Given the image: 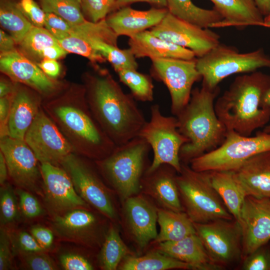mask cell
<instances>
[{
	"label": "cell",
	"mask_w": 270,
	"mask_h": 270,
	"mask_svg": "<svg viewBox=\"0 0 270 270\" xmlns=\"http://www.w3.org/2000/svg\"><path fill=\"white\" fill-rule=\"evenodd\" d=\"M176 170L162 164L150 172H145L140 183V192L150 198L160 208L184 212L176 182Z\"/></svg>",
	"instance_id": "obj_21"
},
{
	"label": "cell",
	"mask_w": 270,
	"mask_h": 270,
	"mask_svg": "<svg viewBox=\"0 0 270 270\" xmlns=\"http://www.w3.org/2000/svg\"><path fill=\"white\" fill-rule=\"evenodd\" d=\"M193 224L210 258L222 270L242 260V230L236 220Z\"/></svg>",
	"instance_id": "obj_11"
},
{
	"label": "cell",
	"mask_w": 270,
	"mask_h": 270,
	"mask_svg": "<svg viewBox=\"0 0 270 270\" xmlns=\"http://www.w3.org/2000/svg\"><path fill=\"white\" fill-rule=\"evenodd\" d=\"M223 20L214 28L262 26L264 16L254 0H210Z\"/></svg>",
	"instance_id": "obj_27"
},
{
	"label": "cell",
	"mask_w": 270,
	"mask_h": 270,
	"mask_svg": "<svg viewBox=\"0 0 270 270\" xmlns=\"http://www.w3.org/2000/svg\"><path fill=\"white\" fill-rule=\"evenodd\" d=\"M242 230V260L270 240V197L246 196L238 222Z\"/></svg>",
	"instance_id": "obj_19"
},
{
	"label": "cell",
	"mask_w": 270,
	"mask_h": 270,
	"mask_svg": "<svg viewBox=\"0 0 270 270\" xmlns=\"http://www.w3.org/2000/svg\"><path fill=\"white\" fill-rule=\"evenodd\" d=\"M147 2L155 8H166V0H116L112 12L136 2Z\"/></svg>",
	"instance_id": "obj_52"
},
{
	"label": "cell",
	"mask_w": 270,
	"mask_h": 270,
	"mask_svg": "<svg viewBox=\"0 0 270 270\" xmlns=\"http://www.w3.org/2000/svg\"><path fill=\"white\" fill-rule=\"evenodd\" d=\"M52 226L62 240L92 248H101L108 227L97 214L86 208L52 218Z\"/></svg>",
	"instance_id": "obj_15"
},
{
	"label": "cell",
	"mask_w": 270,
	"mask_h": 270,
	"mask_svg": "<svg viewBox=\"0 0 270 270\" xmlns=\"http://www.w3.org/2000/svg\"><path fill=\"white\" fill-rule=\"evenodd\" d=\"M60 262L66 270H92L94 266L86 257L75 253H66L60 256Z\"/></svg>",
	"instance_id": "obj_48"
},
{
	"label": "cell",
	"mask_w": 270,
	"mask_h": 270,
	"mask_svg": "<svg viewBox=\"0 0 270 270\" xmlns=\"http://www.w3.org/2000/svg\"><path fill=\"white\" fill-rule=\"evenodd\" d=\"M269 150L270 134L258 132L250 136L227 130L219 146L192 159L189 164L197 172L233 171L252 156Z\"/></svg>",
	"instance_id": "obj_8"
},
{
	"label": "cell",
	"mask_w": 270,
	"mask_h": 270,
	"mask_svg": "<svg viewBox=\"0 0 270 270\" xmlns=\"http://www.w3.org/2000/svg\"><path fill=\"white\" fill-rule=\"evenodd\" d=\"M220 91L218 86L210 88L204 84L192 90L188 104L176 116L179 132L188 140L180 150L181 162L188 164L224 141L227 129L217 116L214 104Z\"/></svg>",
	"instance_id": "obj_4"
},
{
	"label": "cell",
	"mask_w": 270,
	"mask_h": 270,
	"mask_svg": "<svg viewBox=\"0 0 270 270\" xmlns=\"http://www.w3.org/2000/svg\"><path fill=\"white\" fill-rule=\"evenodd\" d=\"M58 44V40L46 28L33 26L19 44L20 51L37 64L46 48Z\"/></svg>",
	"instance_id": "obj_34"
},
{
	"label": "cell",
	"mask_w": 270,
	"mask_h": 270,
	"mask_svg": "<svg viewBox=\"0 0 270 270\" xmlns=\"http://www.w3.org/2000/svg\"><path fill=\"white\" fill-rule=\"evenodd\" d=\"M232 172L246 196L270 197V150L252 156Z\"/></svg>",
	"instance_id": "obj_23"
},
{
	"label": "cell",
	"mask_w": 270,
	"mask_h": 270,
	"mask_svg": "<svg viewBox=\"0 0 270 270\" xmlns=\"http://www.w3.org/2000/svg\"><path fill=\"white\" fill-rule=\"evenodd\" d=\"M149 144L138 136L126 144L116 146L107 156L94 161L96 167L117 194L122 202L140 192L142 179L150 164Z\"/></svg>",
	"instance_id": "obj_5"
},
{
	"label": "cell",
	"mask_w": 270,
	"mask_h": 270,
	"mask_svg": "<svg viewBox=\"0 0 270 270\" xmlns=\"http://www.w3.org/2000/svg\"><path fill=\"white\" fill-rule=\"evenodd\" d=\"M262 246L244 258V270H270V252Z\"/></svg>",
	"instance_id": "obj_44"
},
{
	"label": "cell",
	"mask_w": 270,
	"mask_h": 270,
	"mask_svg": "<svg viewBox=\"0 0 270 270\" xmlns=\"http://www.w3.org/2000/svg\"><path fill=\"white\" fill-rule=\"evenodd\" d=\"M68 53L60 44L50 46L46 48L41 52L40 62L44 58L56 60L65 56Z\"/></svg>",
	"instance_id": "obj_53"
},
{
	"label": "cell",
	"mask_w": 270,
	"mask_h": 270,
	"mask_svg": "<svg viewBox=\"0 0 270 270\" xmlns=\"http://www.w3.org/2000/svg\"><path fill=\"white\" fill-rule=\"evenodd\" d=\"M37 64L46 75L52 78H56L60 74V66L56 60L44 58Z\"/></svg>",
	"instance_id": "obj_51"
},
{
	"label": "cell",
	"mask_w": 270,
	"mask_h": 270,
	"mask_svg": "<svg viewBox=\"0 0 270 270\" xmlns=\"http://www.w3.org/2000/svg\"><path fill=\"white\" fill-rule=\"evenodd\" d=\"M44 26L58 40L70 36V23L54 14L46 12Z\"/></svg>",
	"instance_id": "obj_45"
},
{
	"label": "cell",
	"mask_w": 270,
	"mask_h": 270,
	"mask_svg": "<svg viewBox=\"0 0 270 270\" xmlns=\"http://www.w3.org/2000/svg\"><path fill=\"white\" fill-rule=\"evenodd\" d=\"M30 233L46 251L52 246L54 235L50 228L42 226H34L30 228Z\"/></svg>",
	"instance_id": "obj_49"
},
{
	"label": "cell",
	"mask_w": 270,
	"mask_h": 270,
	"mask_svg": "<svg viewBox=\"0 0 270 270\" xmlns=\"http://www.w3.org/2000/svg\"><path fill=\"white\" fill-rule=\"evenodd\" d=\"M128 44L136 58H196L192 50L160 38L150 30L129 38Z\"/></svg>",
	"instance_id": "obj_26"
},
{
	"label": "cell",
	"mask_w": 270,
	"mask_h": 270,
	"mask_svg": "<svg viewBox=\"0 0 270 270\" xmlns=\"http://www.w3.org/2000/svg\"><path fill=\"white\" fill-rule=\"evenodd\" d=\"M154 249L189 264L192 270H222L212 261L196 233L178 240L155 244Z\"/></svg>",
	"instance_id": "obj_25"
},
{
	"label": "cell",
	"mask_w": 270,
	"mask_h": 270,
	"mask_svg": "<svg viewBox=\"0 0 270 270\" xmlns=\"http://www.w3.org/2000/svg\"><path fill=\"white\" fill-rule=\"evenodd\" d=\"M168 12L166 8L153 7L140 10L126 6L113 12L106 20L118 36L130 38L158 24Z\"/></svg>",
	"instance_id": "obj_24"
},
{
	"label": "cell",
	"mask_w": 270,
	"mask_h": 270,
	"mask_svg": "<svg viewBox=\"0 0 270 270\" xmlns=\"http://www.w3.org/2000/svg\"><path fill=\"white\" fill-rule=\"evenodd\" d=\"M168 12L183 20L202 28H214L223 20L214 8L207 10L195 5L192 0H166Z\"/></svg>",
	"instance_id": "obj_31"
},
{
	"label": "cell",
	"mask_w": 270,
	"mask_h": 270,
	"mask_svg": "<svg viewBox=\"0 0 270 270\" xmlns=\"http://www.w3.org/2000/svg\"><path fill=\"white\" fill-rule=\"evenodd\" d=\"M270 88V75L255 71L236 76L214 104L216 114L227 130L250 136L270 120L264 102Z\"/></svg>",
	"instance_id": "obj_3"
},
{
	"label": "cell",
	"mask_w": 270,
	"mask_h": 270,
	"mask_svg": "<svg viewBox=\"0 0 270 270\" xmlns=\"http://www.w3.org/2000/svg\"><path fill=\"white\" fill-rule=\"evenodd\" d=\"M45 251L20 252L18 255L22 264L30 270H54L58 268L52 258Z\"/></svg>",
	"instance_id": "obj_41"
},
{
	"label": "cell",
	"mask_w": 270,
	"mask_h": 270,
	"mask_svg": "<svg viewBox=\"0 0 270 270\" xmlns=\"http://www.w3.org/2000/svg\"><path fill=\"white\" fill-rule=\"evenodd\" d=\"M16 44L12 38L7 34L3 30H0V54L6 53L12 51L15 48V44Z\"/></svg>",
	"instance_id": "obj_54"
},
{
	"label": "cell",
	"mask_w": 270,
	"mask_h": 270,
	"mask_svg": "<svg viewBox=\"0 0 270 270\" xmlns=\"http://www.w3.org/2000/svg\"><path fill=\"white\" fill-rule=\"evenodd\" d=\"M134 254L122 240L116 223H110L98 254L100 268L118 270L120 264L126 256Z\"/></svg>",
	"instance_id": "obj_32"
},
{
	"label": "cell",
	"mask_w": 270,
	"mask_h": 270,
	"mask_svg": "<svg viewBox=\"0 0 270 270\" xmlns=\"http://www.w3.org/2000/svg\"><path fill=\"white\" fill-rule=\"evenodd\" d=\"M158 223L160 232L152 243L180 240L196 233L192 221L184 212H175L158 208Z\"/></svg>",
	"instance_id": "obj_28"
},
{
	"label": "cell",
	"mask_w": 270,
	"mask_h": 270,
	"mask_svg": "<svg viewBox=\"0 0 270 270\" xmlns=\"http://www.w3.org/2000/svg\"><path fill=\"white\" fill-rule=\"evenodd\" d=\"M37 92L16 82L7 124L8 136L24 140L26 134L42 108Z\"/></svg>",
	"instance_id": "obj_22"
},
{
	"label": "cell",
	"mask_w": 270,
	"mask_h": 270,
	"mask_svg": "<svg viewBox=\"0 0 270 270\" xmlns=\"http://www.w3.org/2000/svg\"><path fill=\"white\" fill-rule=\"evenodd\" d=\"M84 88L94 118L116 146L138 136L146 122L143 112L106 70L89 74Z\"/></svg>",
	"instance_id": "obj_1"
},
{
	"label": "cell",
	"mask_w": 270,
	"mask_h": 270,
	"mask_svg": "<svg viewBox=\"0 0 270 270\" xmlns=\"http://www.w3.org/2000/svg\"><path fill=\"white\" fill-rule=\"evenodd\" d=\"M150 119L140 130L138 136L150 145L152 160L146 172H150L162 164L173 167L178 173L181 170L180 152L188 140L178 130L176 116L162 114L158 104L150 108Z\"/></svg>",
	"instance_id": "obj_9"
},
{
	"label": "cell",
	"mask_w": 270,
	"mask_h": 270,
	"mask_svg": "<svg viewBox=\"0 0 270 270\" xmlns=\"http://www.w3.org/2000/svg\"><path fill=\"white\" fill-rule=\"evenodd\" d=\"M0 70L14 82L28 86L44 96L53 95L58 88V84L46 75L36 63L16 49L0 54Z\"/></svg>",
	"instance_id": "obj_20"
},
{
	"label": "cell",
	"mask_w": 270,
	"mask_h": 270,
	"mask_svg": "<svg viewBox=\"0 0 270 270\" xmlns=\"http://www.w3.org/2000/svg\"><path fill=\"white\" fill-rule=\"evenodd\" d=\"M82 157L72 153L60 166L70 176L76 192L89 206L112 222H118V214L111 190L102 180L96 164L94 168Z\"/></svg>",
	"instance_id": "obj_10"
},
{
	"label": "cell",
	"mask_w": 270,
	"mask_h": 270,
	"mask_svg": "<svg viewBox=\"0 0 270 270\" xmlns=\"http://www.w3.org/2000/svg\"><path fill=\"white\" fill-rule=\"evenodd\" d=\"M192 270L190 265L165 254L156 250L144 255L130 254L120 264V270Z\"/></svg>",
	"instance_id": "obj_30"
},
{
	"label": "cell",
	"mask_w": 270,
	"mask_h": 270,
	"mask_svg": "<svg viewBox=\"0 0 270 270\" xmlns=\"http://www.w3.org/2000/svg\"><path fill=\"white\" fill-rule=\"evenodd\" d=\"M120 80L126 86L136 100L150 102L154 100L152 76L136 70H122L116 72Z\"/></svg>",
	"instance_id": "obj_36"
},
{
	"label": "cell",
	"mask_w": 270,
	"mask_h": 270,
	"mask_svg": "<svg viewBox=\"0 0 270 270\" xmlns=\"http://www.w3.org/2000/svg\"><path fill=\"white\" fill-rule=\"evenodd\" d=\"M40 169L45 204L52 218L76 208H90L76 192L70 176L62 167L42 163Z\"/></svg>",
	"instance_id": "obj_18"
},
{
	"label": "cell",
	"mask_w": 270,
	"mask_h": 270,
	"mask_svg": "<svg viewBox=\"0 0 270 270\" xmlns=\"http://www.w3.org/2000/svg\"><path fill=\"white\" fill-rule=\"evenodd\" d=\"M8 175V168L4 156L0 152V184L2 186L6 183Z\"/></svg>",
	"instance_id": "obj_56"
},
{
	"label": "cell",
	"mask_w": 270,
	"mask_h": 270,
	"mask_svg": "<svg viewBox=\"0 0 270 270\" xmlns=\"http://www.w3.org/2000/svg\"><path fill=\"white\" fill-rule=\"evenodd\" d=\"M46 12L54 14L68 22L78 24L86 20L83 14L81 2L77 0H38Z\"/></svg>",
	"instance_id": "obj_37"
},
{
	"label": "cell",
	"mask_w": 270,
	"mask_h": 270,
	"mask_svg": "<svg viewBox=\"0 0 270 270\" xmlns=\"http://www.w3.org/2000/svg\"><path fill=\"white\" fill-rule=\"evenodd\" d=\"M176 182L184 212L192 222L234 219L212 186L208 172L194 170L182 162Z\"/></svg>",
	"instance_id": "obj_6"
},
{
	"label": "cell",
	"mask_w": 270,
	"mask_h": 270,
	"mask_svg": "<svg viewBox=\"0 0 270 270\" xmlns=\"http://www.w3.org/2000/svg\"><path fill=\"white\" fill-rule=\"evenodd\" d=\"M270 21V14L267 16L264 17V22H268Z\"/></svg>",
	"instance_id": "obj_60"
},
{
	"label": "cell",
	"mask_w": 270,
	"mask_h": 270,
	"mask_svg": "<svg viewBox=\"0 0 270 270\" xmlns=\"http://www.w3.org/2000/svg\"><path fill=\"white\" fill-rule=\"evenodd\" d=\"M0 23L18 44L33 26L15 0H0Z\"/></svg>",
	"instance_id": "obj_33"
},
{
	"label": "cell",
	"mask_w": 270,
	"mask_h": 270,
	"mask_svg": "<svg viewBox=\"0 0 270 270\" xmlns=\"http://www.w3.org/2000/svg\"><path fill=\"white\" fill-rule=\"evenodd\" d=\"M0 148L14 182L19 188L43 196L39 161L24 140L5 136L0 138Z\"/></svg>",
	"instance_id": "obj_16"
},
{
	"label": "cell",
	"mask_w": 270,
	"mask_h": 270,
	"mask_svg": "<svg viewBox=\"0 0 270 270\" xmlns=\"http://www.w3.org/2000/svg\"><path fill=\"white\" fill-rule=\"evenodd\" d=\"M19 4L24 16L33 26H44L46 12L36 1L20 0Z\"/></svg>",
	"instance_id": "obj_46"
},
{
	"label": "cell",
	"mask_w": 270,
	"mask_h": 270,
	"mask_svg": "<svg viewBox=\"0 0 270 270\" xmlns=\"http://www.w3.org/2000/svg\"><path fill=\"white\" fill-rule=\"evenodd\" d=\"M196 68L204 84L214 88L226 77L250 73L262 68H270V56L262 48L246 53L220 43L204 56L196 58Z\"/></svg>",
	"instance_id": "obj_7"
},
{
	"label": "cell",
	"mask_w": 270,
	"mask_h": 270,
	"mask_svg": "<svg viewBox=\"0 0 270 270\" xmlns=\"http://www.w3.org/2000/svg\"><path fill=\"white\" fill-rule=\"evenodd\" d=\"M18 208L16 196L12 186L5 183L0 190V216L2 226H6L17 220Z\"/></svg>",
	"instance_id": "obj_39"
},
{
	"label": "cell",
	"mask_w": 270,
	"mask_h": 270,
	"mask_svg": "<svg viewBox=\"0 0 270 270\" xmlns=\"http://www.w3.org/2000/svg\"><path fill=\"white\" fill-rule=\"evenodd\" d=\"M262 26L270 28V21L268 22H264L262 24Z\"/></svg>",
	"instance_id": "obj_59"
},
{
	"label": "cell",
	"mask_w": 270,
	"mask_h": 270,
	"mask_svg": "<svg viewBox=\"0 0 270 270\" xmlns=\"http://www.w3.org/2000/svg\"><path fill=\"white\" fill-rule=\"evenodd\" d=\"M74 152L93 161L107 156L116 145L102 129L88 103L85 88L69 92L42 105Z\"/></svg>",
	"instance_id": "obj_2"
},
{
	"label": "cell",
	"mask_w": 270,
	"mask_h": 270,
	"mask_svg": "<svg viewBox=\"0 0 270 270\" xmlns=\"http://www.w3.org/2000/svg\"><path fill=\"white\" fill-rule=\"evenodd\" d=\"M79 0V1H80V2H81V0Z\"/></svg>",
	"instance_id": "obj_61"
},
{
	"label": "cell",
	"mask_w": 270,
	"mask_h": 270,
	"mask_svg": "<svg viewBox=\"0 0 270 270\" xmlns=\"http://www.w3.org/2000/svg\"><path fill=\"white\" fill-rule=\"evenodd\" d=\"M16 193L19 198V207L26 218H37L43 214V209L37 198L30 192L18 188Z\"/></svg>",
	"instance_id": "obj_42"
},
{
	"label": "cell",
	"mask_w": 270,
	"mask_h": 270,
	"mask_svg": "<svg viewBox=\"0 0 270 270\" xmlns=\"http://www.w3.org/2000/svg\"><path fill=\"white\" fill-rule=\"evenodd\" d=\"M13 256L10 233L5 226H2L0 232V270L12 268Z\"/></svg>",
	"instance_id": "obj_47"
},
{
	"label": "cell",
	"mask_w": 270,
	"mask_h": 270,
	"mask_svg": "<svg viewBox=\"0 0 270 270\" xmlns=\"http://www.w3.org/2000/svg\"><path fill=\"white\" fill-rule=\"evenodd\" d=\"M122 206V224L138 255H140L158 236V206L142 192L127 198Z\"/></svg>",
	"instance_id": "obj_13"
},
{
	"label": "cell",
	"mask_w": 270,
	"mask_h": 270,
	"mask_svg": "<svg viewBox=\"0 0 270 270\" xmlns=\"http://www.w3.org/2000/svg\"><path fill=\"white\" fill-rule=\"evenodd\" d=\"M16 82L12 84L8 80L1 78L0 82V98L12 94L15 89Z\"/></svg>",
	"instance_id": "obj_55"
},
{
	"label": "cell",
	"mask_w": 270,
	"mask_h": 270,
	"mask_svg": "<svg viewBox=\"0 0 270 270\" xmlns=\"http://www.w3.org/2000/svg\"><path fill=\"white\" fill-rule=\"evenodd\" d=\"M90 42L116 72L122 70H138V64L136 58L129 48L120 49L118 46L95 38H90Z\"/></svg>",
	"instance_id": "obj_35"
},
{
	"label": "cell",
	"mask_w": 270,
	"mask_h": 270,
	"mask_svg": "<svg viewBox=\"0 0 270 270\" xmlns=\"http://www.w3.org/2000/svg\"><path fill=\"white\" fill-rule=\"evenodd\" d=\"M257 8L264 16L270 14V0H254Z\"/></svg>",
	"instance_id": "obj_57"
},
{
	"label": "cell",
	"mask_w": 270,
	"mask_h": 270,
	"mask_svg": "<svg viewBox=\"0 0 270 270\" xmlns=\"http://www.w3.org/2000/svg\"><path fill=\"white\" fill-rule=\"evenodd\" d=\"M10 238L14 254L20 252H46L30 233L20 231L10 235Z\"/></svg>",
	"instance_id": "obj_43"
},
{
	"label": "cell",
	"mask_w": 270,
	"mask_h": 270,
	"mask_svg": "<svg viewBox=\"0 0 270 270\" xmlns=\"http://www.w3.org/2000/svg\"><path fill=\"white\" fill-rule=\"evenodd\" d=\"M116 0H81V7L83 14L86 20L98 22L105 19L112 12Z\"/></svg>",
	"instance_id": "obj_40"
},
{
	"label": "cell",
	"mask_w": 270,
	"mask_h": 270,
	"mask_svg": "<svg viewBox=\"0 0 270 270\" xmlns=\"http://www.w3.org/2000/svg\"><path fill=\"white\" fill-rule=\"evenodd\" d=\"M24 140L40 164L60 166L64 158L74 153L69 142L42 106L26 132Z\"/></svg>",
	"instance_id": "obj_14"
},
{
	"label": "cell",
	"mask_w": 270,
	"mask_h": 270,
	"mask_svg": "<svg viewBox=\"0 0 270 270\" xmlns=\"http://www.w3.org/2000/svg\"><path fill=\"white\" fill-rule=\"evenodd\" d=\"M196 58L151 59V76L168 88L171 112L175 116L188 104L194 84L202 78L196 68Z\"/></svg>",
	"instance_id": "obj_12"
},
{
	"label": "cell",
	"mask_w": 270,
	"mask_h": 270,
	"mask_svg": "<svg viewBox=\"0 0 270 270\" xmlns=\"http://www.w3.org/2000/svg\"><path fill=\"white\" fill-rule=\"evenodd\" d=\"M12 95L13 94L10 96L0 98V138L8 136L7 124L11 107Z\"/></svg>",
	"instance_id": "obj_50"
},
{
	"label": "cell",
	"mask_w": 270,
	"mask_h": 270,
	"mask_svg": "<svg viewBox=\"0 0 270 270\" xmlns=\"http://www.w3.org/2000/svg\"><path fill=\"white\" fill-rule=\"evenodd\" d=\"M264 102L266 106L270 108V88L264 96ZM262 131L264 132L270 134V124L266 126Z\"/></svg>",
	"instance_id": "obj_58"
},
{
	"label": "cell",
	"mask_w": 270,
	"mask_h": 270,
	"mask_svg": "<svg viewBox=\"0 0 270 270\" xmlns=\"http://www.w3.org/2000/svg\"><path fill=\"white\" fill-rule=\"evenodd\" d=\"M60 45L68 53H74L88 58L93 64L106 62L101 54L96 50L88 39L71 36L58 40Z\"/></svg>",
	"instance_id": "obj_38"
},
{
	"label": "cell",
	"mask_w": 270,
	"mask_h": 270,
	"mask_svg": "<svg viewBox=\"0 0 270 270\" xmlns=\"http://www.w3.org/2000/svg\"><path fill=\"white\" fill-rule=\"evenodd\" d=\"M150 30L160 38L192 50L197 58L204 56L220 43V36L209 28H202L183 20L168 12Z\"/></svg>",
	"instance_id": "obj_17"
},
{
	"label": "cell",
	"mask_w": 270,
	"mask_h": 270,
	"mask_svg": "<svg viewBox=\"0 0 270 270\" xmlns=\"http://www.w3.org/2000/svg\"><path fill=\"white\" fill-rule=\"evenodd\" d=\"M208 172L212 184L234 218L239 222L240 210L246 197L232 171Z\"/></svg>",
	"instance_id": "obj_29"
}]
</instances>
